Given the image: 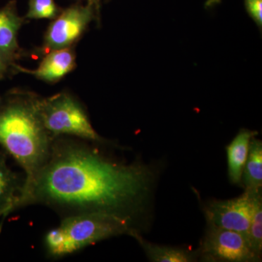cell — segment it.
<instances>
[{
	"instance_id": "17",
	"label": "cell",
	"mask_w": 262,
	"mask_h": 262,
	"mask_svg": "<svg viewBox=\"0 0 262 262\" xmlns=\"http://www.w3.org/2000/svg\"><path fill=\"white\" fill-rule=\"evenodd\" d=\"M12 65L3 55L0 53V77L6 73L8 66Z\"/></svg>"
},
{
	"instance_id": "9",
	"label": "cell",
	"mask_w": 262,
	"mask_h": 262,
	"mask_svg": "<svg viewBox=\"0 0 262 262\" xmlns=\"http://www.w3.org/2000/svg\"><path fill=\"white\" fill-rule=\"evenodd\" d=\"M24 19L18 14L15 0L0 9V53L12 65L22 55L17 37Z\"/></svg>"
},
{
	"instance_id": "2",
	"label": "cell",
	"mask_w": 262,
	"mask_h": 262,
	"mask_svg": "<svg viewBox=\"0 0 262 262\" xmlns=\"http://www.w3.org/2000/svg\"><path fill=\"white\" fill-rule=\"evenodd\" d=\"M54 139L43 125L34 99L13 100L0 107V145L25 170L24 187L47 163Z\"/></svg>"
},
{
	"instance_id": "8",
	"label": "cell",
	"mask_w": 262,
	"mask_h": 262,
	"mask_svg": "<svg viewBox=\"0 0 262 262\" xmlns=\"http://www.w3.org/2000/svg\"><path fill=\"white\" fill-rule=\"evenodd\" d=\"M76 55L72 47L53 50L46 53L35 70L16 67L20 72L34 75L36 78L49 83H56L75 70Z\"/></svg>"
},
{
	"instance_id": "15",
	"label": "cell",
	"mask_w": 262,
	"mask_h": 262,
	"mask_svg": "<svg viewBox=\"0 0 262 262\" xmlns=\"http://www.w3.org/2000/svg\"><path fill=\"white\" fill-rule=\"evenodd\" d=\"M61 8L55 0H29L26 19H54L61 13Z\"/></svg>"
},
{
	"instance_id": "19",
	"label": "cell",
	"mask_w": 262,
	"mask_h": 262,
	"mask_svg": "<svg viewBox=\"0 0 262 262\" xmlns=\"http://www.w3.org/2000/svg\"><path fill=\"white\" fill-rule=\"evenodd\" d=\"M0 101H1V98H0Z\"/></svg>"
},
{
	"instance_id": "10",
	"label": "cell",
	"mask_w": 262,
	"mask_h": 262,
	"mask_svg": "<svg viewBox=\"0 0 262 262\" xmlns=\"http://www.w3.org/2000/svg\"><path fill=\"white\" fill-rule=\"evenodd\" d=\"M24 184L25 179L8 167L6 158L0 152V217L5 218L16 208Z\"/></svg>"
},
{
	"instance_id": "18",
	"label": "cell",
	"mask_w": 262,
	"mask_h": 262,
	"mask_svg": "<svg viewBox=\"0 0 262 262\" xmlns=\"http://www.w3.org/2000/svg\"><path fill=\"white\" fill-rule=\"evenodd\" d=\"M88 2H89V3H94V4L95 5V6L96 7V8H97L98 10H99L100 0H88Z\"/></svg>"
},
{
	"instance_id": "16",
	"label": "cell",
	"mask_w": 262,
	"mask_h": 262,
	"mask_svg": "<svg viewBox=\"0 0 262 262\" xmlns=\"http://www.w3.org/2000/svg\"><path fill=\"white\" fill-rule=\"evenodd\" d=\"M244 2L248 15L261 29L262 0H244Z\"/></svg>"
},
{
	"instance_id": "14",
	"label": "cell",
	"mask_w": 262,
	"mask_h": 262,
	"mask_svg": "<svg viewBox=\"0 0 262 262\" xmlns=\"http://www.w3.org/2000/svg\"><path fill=\"white\" fill-rule=\"evenodd\" d=\"M250 247L258 256H261L262 251V194L256 200L254 213L251 219L247 234Z\"/></svg>"
},
{
	"instance_id": "6",
	"label": "cell",
	"mask_w": 262,
	"mask_h": 262,
	"mask_svg": "<svg viewBox=\"0 0 262 262\" xmlns=\"http://www.w3.org/2000/svg\"><path fill=\"white\" fill-rule=\"evenodd\" d=\"M261 193V190H245L244 194L233 199L207 202L203 208L207 225L239 232L247 239L256 200Z\"/></svg>"
},
{
	"instance_id": "1",
	"label": "cell",
	"mask_w": 262,
	"mask_h": 262,
	"mask_svg": "<svg viewBox=\"0 0 262 262\" xmlns=\"http://www.w3.org/2000/svg\"><path fill=\"white\" fill-rule=\"evenodd\" d=\"M157 173L140 162L120 163L82 144L55 138L47 163L24 188L16 208L42 204L65 217L101 214L140 232Z\"/></svg>"
},
{
	"instance_id": "7",
	"label": "cell",
	"mask_w": 262,
	"mask_h": 262,
	"mask_svg": "<svg viewBox=\"0 0 262 262\" xmlns=\"http://www.w3.org/2000/svg\"><path fill=\"white\" fill-rule=\"evenodd\" d=\"M200 247V256L206 261L255 262L261 256L253 252L244 234L208 225Z\"/></svg>"
},
{
	"instance_id": "12",
	"label": "cell",
	"mask_w": 262,
	"mask_h": 262,
	"mask_svg": "<svg viewBox=\"0 0 262 262\" xmlns=\"http://www.w3.org/2000/svg\"><path fill=\"white\" fill-rule=\"evenodd\" d=\"M134 237L144 250L149 261L153 262H192L199 257V251L192 252L188 249L151 244L141 236L139 231H132Z\"/></svg>"
},
{
	"instance_id": "3",
	"label": "cell",
	"mask_w": 262,
	"mask_h": 262,
	"mask_svg": "<svg viewBox=\"0 0 262 262\" xmlns=\"http://www.w3.org/2000/svg\"><path fill=\"white\" fill-rule=\"evenodd\" d=\"M34 103L43 125L53 138L71 135L103 143L82 105L70 95L61 93L47 98H36Z\"/></svg>"
},
{
	"instance_id": "11",
	"label": "cell",
	"mask_w": 262,
	"mask_h": 262,
	"mask_svg": "<svg viewBox=\"0 0 262 262\" xmlns=\"http://www.w3.org/2000/svg\"><path fill=\"white\" fill-rule=\"evenodd\" d=\"M257 134L256 131L242 129L227 146L229 179L232 184L243 186V172L248 158L250 142Z\"/></svg>"
},
{
	"instance_id": "4",
	"label": "cell",
	"mask_w": 262,
	"mask_h": 262,
	"mask_svg": "<svg viewBox=\"0 0 262 262\" xmlns=\"http://www.w3.org/2000/svg\"><path fill=\"white\" fill-rule=\"evenodd\" d=\"M61 245L59 257L71 254L103 239L128 234L134 231L127 222L101 214H81L64 217L58 227Z\"/></svg>"
},
{
	"instance_id": "13",
	"label": "cell",
	"mask_w": 262,
	"mask_h": 262,
	"mask_svg": "<svg viewBox=\"0 0 262 262\" xmlns=\"http://www.w3.org/2000/svg\"><path fill=\"white\" fill-rule=\"evenodd\" d=\"M242 184L245 190L258 192L262 188V142L256 136L251 139L244 172Z\"/></svg>"
},
{
	"instance_id": "5",
	"label": "cell",
	"mask_w": 262,
	"mask_h": 262,
	"mask_svg": "<svg viewBox=\"0 0 262 262\" xmlns=\"http://www.w3.org/2000/svg\"><path fill=\"white\" fill-rule=\"evenodd\" d=\"M96 13L97 8L89 2L85 5L76 3L62 10L48 27L41 52L46 54L53 50L72 47L83 35Z\"/></svg>"
}]
</instances>
